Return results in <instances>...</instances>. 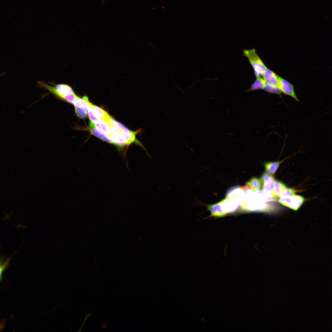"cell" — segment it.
Listing matches in <instances>:
<instances>
[{"label": "cell", "mask_w": 332, "mask_h": 332, "mask_svg": "<svg viewBox=\"0 0 332 332\" xmlns=\"http://www.w3.org/2000/svg\"><path fill=\"white\" fill-rule=\"evenodd\" d=\"M246 185L250 187L251 190L253 192H256L259 190L262 184L260 179L255 177L251 179L246 183Z\"/></svg>", "instance_id": "30bf717a"}, {"label": "cell", "mask_w": 332, "mask_h": 332, "mask_svg": "<svg viewBox=\"0 0 332 332\" xmlns=\"http://www.w3.org/2000/svg\"><path fill=\"white\" fill-rule=\"evenodd\" d=\"M266 83L263 78L261 77L257 78L254 82L248 91L254 90L263 89Z\"/></svg>", "instance_id": "5bb4252c"}, {"label": "cell", "mask_w": 332, "mask_h": 332, "mask_svg": "<svg viewBox=\"0 0 332 332\" xmlns=\"http://www.w3.org/2000/svg\"><path fill=\"white\" fill-rule=\"evenodd\" d=\"M78 97L74 93H70L65 95L63 97L62 100L73 104Z\"/></svg>", "instance_id": "d6986e66"}, {"label": "cell", "mask_w": 332, "mask_h": 332, "mask_svg": "<svg viewBox=\"0 0 332 332\" xmlns=\"http://www.w3.org/2000/svg\"><path fill=\"white\" fill-rule=\"evenodd\" d=\"M82 98L91 107L96 116L100 118L101 121H107L111 117L107 112L102 109L93 105L90 102L87 97L84 96Z\"/></svg>", "instance_id": "8992f818"}, {"label": "cell", "mask_w": 332, "mask_h": 332, "mask_svg": "<svg viewBox=\"0 0 332 332\" xmlns=\"http://www.w3.org/2000/svg\"><path fill=\"white\" fill-rule=\"evenodd\" d=\"M305 198L302 196L294 195L291 196L280 197L279 202L284 206L294 211H297L305 201Z\"/></svg>", "instance_id": "3957f363"}, {"label": "cell", "mask_w": 332, "mask_h": 332, "mask_svg": "<svg viewBox=\"0 0 332 332\" xmlns=\"http://www.w3.org/2000/svg\"><path fill=\"white\" fill-rule=\"evenodd\" d=\"M86 103V107L87 110V113H88L91 121L96 124L100 123L101 121V120L96 116L91 107L87 102Z\"/></svg>", "instance_id": "9a60e30c"}, {"label": "cell", "mask_w": 332, "mask_h": 332, "mask_svg": "<svg viewBox=\"0 0 332 332\" xmlns=\"http://www.w3.org/2000/svg\"><path fill=\"white\" fill-rule=\"evenodd\" d=\"M287 188L283 182L279 180H275L273 195L275 196H279L282 192Z\"/></svg>", "instance_id": "7c38bea8"}, {"label": "cell", "mask_w": 332, "mask_h": 332, "mask_svg": "<svg viewBox=\"0 0 332 332\" xmlns=\"http://www.w3.org/2000/svg\"><path fill=\"white\" fill-rule=\"evenodd\" d=\"M75 112L77 115L80 118L84 119L87 116L86 111L83 109L76 107H75Z\"/></svg>", "instance_id": "ffe728a7"}, {"label": "cell", "mask_w": 332, "mask_h": 332, "mask_svg": "<svg viewBox=\"0 0 332 332\" xmlns=\"http://www.w3.org/2000/svg\"><path fill=\"white\" fill-rule=\"evenodd\" d=\"M9 260H7L4 263H2L0 258V280L2 278V273L7 266Z\"/></svg>", "instance_id": "7402d4cb"}, {"label": "cell", "mask_w": 332, "mask_h": 332, "mask_svg": "<svg viewBox=\"0 0 332 332\" xmlns=\"http://www.w3.org/2000/svg\"><path fill=\"white\" fill-rule=\"evenodd\" d=\"M109 127L112 133L114 135L117 136L122 131L116 125L108 122Z\"/></svg>", "instance_id": "44dd1931"}, {"label": "cell", "mask_w": 332, "mask_h": 332, "mask_svg": "<svg viewBox=\"0 0 332 332\" xmlns=\"http://www.w3.org/2000/svg\"><path fill=\"white\" fill-rule=\"evenodd\" d=\"M279 88L281 93L290 96L296 101L300 102L295 93L294 86L286 80L279 77Z\"/></svg>", "instance_id": "277c9868"}, {"label": "cell", "mask_w": 332, "mask_h": 332, "mask_svg": "<svg viewBox=\"0 0 332 332\" xmlns=\"http://www.w3.org/2000/svg\"><path fill=\"white\" fill-rule=\"evenodd\" d=\"M243 52V55L247 58L253 68L256 77L257 78L261 77L267 68L256 53L255 49H244Z\"/></svg>", "instance_id": "6da1fadb"}, {"label": "cell", "mask_w": 332, "mask_h": 332, "mask_svg": "<svg viewBox=\"0 0 332 332\" xmlns=\"http://www.w3.org/2000/svg\"><path fill=\"white\" fill-rule=\"evenodd\" d=\"M90 132L93 135L108 143L112 144V141L104 133L100 132L96 128L95 123L90 121L89 123Z\"/></svg>", "instance_id": "52a82bcc"}, {"label": "cell", "mask_w": 332, "mask_h": 332, "mask_svg": "<svg viewBox=\"0 0 332 332\" xmlns=\"http://www.w3.org/2000/svg\"><path fill=\"white\" fill-rule=\"evenodd\" d=\"M275 180L274 176H271L267 181L262 184L263 190L273 195Z\"/></svg>", "instance_id": "9c48e42d"}, {"label": "cell", "mask_w": 332, "mask_h": 332, "mask_svg": "<svg viewBox=\"0 0 332 332\" xmlns=\"http://www.w3.org/2000/svg\"><path fill=\"white\" fill-rule=\"evenodd\" d=\"M220 202L223 209L227 214H234L243 212L237 197L226 198Z\"/></svg>", "instance_id": "7a4b0ae2"}, {"label": "cell", "mask_w": 332, "mask_h": 332, "mask_svg": "<svg viewBox=\"0 0 332 332\" xmlns=\"http://www.w3.org/2000/svg\"><path fill=\"white\" fill-rule=\"evenodd\" d=\"M107 122L117 126L121 130L122 132L124 133L129 134L132 132L130 131L122 124L114 120L112 117L110 118Z\"/></svg>", "instance_id": "2e32d148"}, {"label": "cell", "mask_w": 332, "mask_h": 332, "mask_svg": "<svg viewBox=\"0 0 332 332\" xmlns=\"http://www.w3.org/2000/svg\"><path fill=\"white\" fill-rule=\"evenodd\" d=\"M3 74L1 73L0 74V76L3 75Z\"/></svg>", "instance_id": "cb8c5ba5"}, {"label": "cell", "mask_w": 332, "mask_h": 332, "mask_svg": "<svg viewBox=\"0 0 332 332\" xmlns=\"http://www.w3.org/2000/svg\"><path fill=\"white\" fill-rule=\"evenodd\" d=\"M263 89L269 93L276 94L280 96H281L282 93L278 87L272 86L266 83Z\"/></svg>", "instance_id": "e0dca14e"}, {"label": "cell", "mask_w": 332, "mask_h": 332, "mask_svg": "<svg viewBox=\"0 0 332 332\" xmlns=\"http://www.w3.org/2000/svg\"><path fill=\"white\" fill-rule=\"evenodd\" d=\"M95 125L96 126L99 127L103 133L108 137H109L112 135L109 127L108 123L107 121H101L100 123L96 124Z\"/></svg>", "instance_id": "4fadbf2b"}, {"label": "cell", "mask_w": 332, "mask_h": 332, "mask_svg": "<svg viewBox=\"0 0 332 332\" xmlns=\"http://www.w3.org/2000/svg\"><path fill=\"white\" fill-rule=\"evenodd\" d=\"M271 176L272 175L266 172H264L261 176L260 179L262 185L263 183L267 181Z\"/></svg>", "instance_id": "603a6c76"}, {"label": "cell", "mask_w": 332, "mask_h": 332, "mask_svg": "<svg viewBox=\"0 0 332 332\" xmlns=\"http://www.w3.org/2000/svg\"><path fill=\"white\" fill-rule=\"evenodd\" d=\"M295 190L293 188H286L280 194L279 197H286L292 196L295 195Z\"/></svg>", "instance_id": "ac0fdd59"}, {"label": "cell", "mask_w": 332, "mask_h": 332, "mask_svg": "<svg viewBox=\"0 0 332 332\" xmlns=\"http://www.w3.org/2000/svg\"><path fill=\"white\" fill-rule=\"evenodd\" d=\"M283 160L279 161L267 162L264 164L266 172L274 176Z\"/></svg>", "instance_id": "ba28073f"}, {"label": "cell", "mask_w": 332, "mask_h": 332, "mask_svg": "<svg viewBox=\"0 0 332 332\" xmlns=\"http://www.w3.org/2000/svg\"><path fill=\"white\" fill-rule=\"evenodd\" d=\"M262 76L266 83L272 86L279 87V77L273 71L267 68Z\"/></svg>", "instance_id": "5b68a950"}, {"label": "cell", "mask_w": 332, "mask_h": 332, "mask_svg": "<svg viewBox=\"0 0 332 332\" xmlns=\"http://www.w3.org/2000/svg\"><path fill=\"white\" fill-rule=\"evenodd\" d=\"M242 191L241 187L239 186H235L229 188L227 191L226 198L237 197Z\"/></svg>", "instance_id": "8fae6325"}]
</instances>
